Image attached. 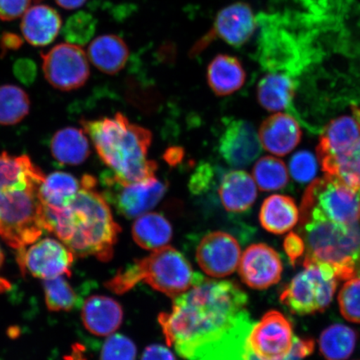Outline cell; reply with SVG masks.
<instances>
[{"mask_svg": "<svg viewBox=\"0 0 360 360\" xmlns=\"http://www.w3.org/2000/svg\"><path fill=\"white\" fill-rule=\"evenodd\" d=\"M96 354V360H135L137 349L128 337L112 335L108 338Z\"/></svg>", "mask_w": 360, "mask_h": 360, "instance_id": "e575fe53", "label": "cell"}, {"mask_svg": "<svg viewBox=\"0 0 360 360\" xmlns=\"http://www.w3.org/2000/svg\"><path fill=\"white\" fill-rule=\"evenodd\" d=\"M301 225L307 255L330 265L338 280L360 277V225L331 221L315 207L300 208Z\"/></svg>", "mask_w": 360, "mask_h": 360, "instance_id": "5b68a950", "label": "cell"}, {"mask_svg": "<svg viewBox=\"0 0 360 360\" xmlns=\"http://www.w3.org/2000/svg\"><path fill=\"white\" fill-rule=\"evenodd\" d=\"M77 195L61 208H44L47 232L79 257L94 256L101 261H110L121 228L112 217L105 198L97 191V181L92 175L81 179Z\"/></svg>", "mask_w": 360, "mask_h": 360, "instance_id": "7a4b0ae2", "label": "cell"}, {"mask_svg": "<svg viewBox=\"0 0 360 360\" xmlns=\"http://www.w3.org/2000/svg\"><path fill=\"white\" fill-rule=\"evenodd\" d=\"M360 139V109L352 107L349 115H344L328 124L317 147L319 160L344 154Z\"/></svg>", "mask_w": 360, "mask_h": 360, "instance_id": "e0dca14e", "label": "cell"}, {"mask_svg": "<svg viewBox=\"0 0 360 360\" xmlns=\"http://www.w3.org/2000/svg\"><path fill=\"white\" fill-rule=\"evenodd\" d=\"M211 175H212L211 169L210 167H207V166H202V167L198 170L191 179V188L193 192H200L208 186Z\"/></svg>", "mask_w": 360, "mask_h": 360, "instance_id": "7bdbcfd3", "label": "cell"}, {"mask_svg": "<svg viewBox=\"0 0 360 360\" xmlns=\"http://www.w3.org/2000/svg\"><path fill=\"white\" fill-rule=\"evenodd\" d=\"M4 253L1 250V248H0V268H1L2 264L4 263Z\"/></svg>", "mask_w": 360, "mask_h": 360, "instance_id": "7dc6e473", "label": "cell"}, {"mask_svg": "<svg viewBox=\"0 0 360 360\" xmlns=\"http://www.w3.org/2000/svg\"><path fill=\"white\" fill-rule=\"evenodd\" d=\"M259 139L254 126L248 121L227 120L219 139V154L232 167H245L260 154L262 146Z\"/></svg>", "mask_w": 360, "mask_h": 360, "instance_id": "2e32d148", "label": "cell"}, {"mask_svg": "<svg viewBox=\"0 0 360 360\" xmlns=\"http://www.w3.org/2000/svg\"><path fill=\"white\" fill-rule=\"evenodd\" d=\"M360 191L326 176L314 180L306 190L301 208L315 207L331 221L340 224L358 223Z\"/></svg>", "mask_w": 360, "mask_h": 360, "instance_id": "9c48e42d", "label": "cell"}, {"mask_svg": "<svg viewBox=\"0 0 360 360\" xmlns=\"http://www.w3.org/2000/svg\"><path fill=\"white\" fill-rule=\"evenodd\" d=\"M13 70L15 77L25 85L32 84L37 75V67L30 58L18 60L13 65Z\"/></svg>", "mask_w": 360, "mask_h": 360, "instance_id": "60d3db41", "label": "cell"}, {"mask_svg": "<svg viewBox=\"0 0 360 360\" xmlns=\"http://www.w3.org/2000/svg\"><path fill=\"white\" fill-rule=\"evenodd\" d=\"M292 177L300 183L311 181L317 174V162L309 151H300L292 155L290 162Z\"/></svg>", "mask_w": 360, "mask_h": 360, "instance_id": "8d00e7d4", "label": "cell"}, {"mask_svg": "<svg viewBox=\"0 0 360 360\" xmlns=\"http://www.w3.org/2000/svg\"><path fill=\"white\" fill-rule=\"evenodd\" d=\"M296 84L285 73H271L259 81L257 98L260 105L269 112L287 110L294 100Z\"/></svg>", "mask_w": 360, "mask_h": 360, "instance_id": "4316f807", "label": "cell"}, {"mask_svg": "<svg viewBox=\"0 0 360 360\" xmlns=\"http://www.w3.org/2000/svg\"><path fill=\"white\" fill-rule=\"evenodd\" d=\"M295 338L289 319L277 310H270L254 323L246 347L260 360H282L291 352Z\"/></svg>", "mask_w": 360, "mask_h": 360, "instance_id": "7c38bea8", "label": "cell"}, {"mask_svg": "<svg viewBox=\"0 0 360 360\" xmlns=\"http://www.w3.org/2000/svg\"><path fill=\"white\" fill-rule=\"evenodd\" d=\"M237 283L200 278L158 318L166 343L186 360H244L254 326Z\"/></svg>", "mask_w": 360, "mask_h": 360, "instance_id": "6da1fadb", "label": "cell"}, {"mask_svg": "<svg viewBox=\"0 0 360 360\" xmlns=\"http://www.w3.org/2000/svg\"><path fill=\"white\" fill-rule=\"evenodd\" d=\"M340 309L347 321L360 323V277L350 278L340 291Z\"/></svg>", "mask_w": 360, "mask_h": 360, "instance_id": "d590c367", "label": "cell"}, {"mask_svg": "<svg viewBox=\"0 0 360 360\" xmlns=\"http://www.w3.org/2000/svg\"><path fill=\"white\" fill-rule=\"evenodd\" d=\"M219 195L224 209L231 213L250 210L257 199L255 179L244 170H232L225 174L220 182Z\"/></svg>", "mask_w": 360, "mask_h": 360, "instance_id": "44dd1931", "label": "cell"}, {"mask_svg": "<svg viewBox=\"0 0 360 360\" xmlns=\"http://www.w3.org/2000/svg\"><path fill=\"white\" fill-rule=\"evenodd\" d=\"M80 188L81 182L70 174L53 172L48 175L40 187L44 208L56 209L67 205Z\"/></svg>", "mask_w": 360, "mask_h": 360, "instance_id": "f546056e", "label": "cell"}, {"mask_svg": "<svg viewBox=\"0 0 360 360\" xmlns=\"http://www.w3.org/2000/svg\"><path fill=\"white\" fill-rule=\"evenodd\" d=\"M103 197L125 218H138L151 210L167 191V186L153 177L135 183H126L112 172L101 174Z\"/></svg>", "mask_w": 360, "mask_h": 360, "instance_id": "ba28073f", "label": "cell"}, {"mask_svg": "<svg viewBox=\"0 0 360 360\" xmlns=\"http://www.w3.org/2000/svg\"><path fill=\"white\" fill-rule=\"evenodd\" d=\"M300 219V211L292 198L274 195L261 206L259 222L265 231L283 235L294 228Z\"/></svg>", "mask_w": 360, "mask_h": 360, "instance_id": "cb8c5ba5", "label": "cell"}, {"mask_svg": "<svg viewBox=\"0 0 360 360\" xmlns=\"http://www.w3.org/2000/svg\"><path fill=\"white\" fill-rule=\"evenodd\" d=\"M207 80L216 96H226L244 85L246 72L236 57L219 55L208 66Z\"/></svg>", "mask_w": 360, "mask_h": 360, "instance_id": "7402d4cb", "label": "cell"}, {"mask_svg": "<svg viewBox=\"0 0 360 360\" xmlns=\"http://www.w3.org/2000/svg\"><path fill=\"white\" fill-rule=\"evenodd\" d=\"M356 330L342 323L326 328L319 337V349L326 360H346L353 354L358 341Z\"/></svg>", "mask_w": 360, "mask_h": 360, "instance_id": "f1b7e54d", "label": "cell"}, {"mask_svg": "<svg viewBox=\"0 0 360 360\" xmlns=\"http://www.w3.org/2000/svg\"><path fill=\"white\" fill-rule=\"evenodd\" d=\"M45 79L61 91L79 89L87 82L89 65L86 53L78 45L60 44L42 53Z\"/></svg>", "mask_w": 360, "mask_h": 360, "instance_id": "30bf717a", "label": "cell"}, {"mask_svg": "<svg viewBox=\"0 0 360 360\" xmlns=\"http://www.w3.org/2000/svg\"><path fill=\"white\" fill-rule=\"evenodd\" d=\"M30 100L28 94L13 84L0 86V124H19L29 115Z\"/></svg>", "mask_w": 360, "mask_h": 360, "instance_id": "4dcf8cb0", "label": "cell"}, {"mask_svg": "<svg viewBox=\"0 0 360 360\" xmlns=\"http://www.w3.org/2000/svg\"><path fill=\"white\" fill-rule=\"evenodd\" d=\"M255 28V18L249 4H233L218 13L213 29L197 43L192 53H200L215 38L224 40L231 46L240 47L249 41Z\"/></svg>", "mask_w": 360, "mask_h": 360, "instance_id": "5bb4252c", "label": "cell"}, {"mask_svg": "<svg viewBox=\"0 0 360 360\" xmlns=\"http://www.w3.org/2000/svg\"><path fill=\"white\" fill-rule=\"evenodd\" d=\"M22 39L20 35L13 33H4L0 38V47H1L3 53L8 51H17L21 48Z\"/></svg>", "mask_w": 360, "mask_h": 360, "instance_id": "ee69618b", "label": "cell"}, {"mask_svg": "<svg viewBox=\"0 0 360 360\" xmlns=\"http://www.w3.org/2000/svg\"><path fill=\"white\" fill-rule=\"evenodd\" d=\"M43 286L49 311H70L78 305V295L64 276L44 281Z\"/></svg>", "mask_w": 360, "mask_h": 360, "instance_id": "d6a6232c", "label": "cell"}, {"mask_svg": "<svg viewBox=\"0 0 360 360\" xmlns=\"http://www.w3.org/2000/svg\"><path fill=\"white\" fill-rule=\"evenodd\" d=\"M34 1H35L36 3H38V2H39V1H41V0H34Z\"/></svg>", "mask_w": 360, "mask_h": 360, "instance_id": "c3c4849f", "label": "cell"}, {"mask_svg": "<svg viewBox=\"0 0 360 360\" xmlns=\"http://www.w3.org/2000/svg\"><path fill=\"white\" fill-rule=\"evenodd\" d=\"M20 27L27 42L33 46L43 47L56 39L62 28V20L55 8L37 4L24 13Z\"/></svg>", "mask_w": 360, "mask_h": 360, "instance_id": "ffe728a7", "label": "cell"}, {"mask_svg": "<svg viewBox=\"0 0 360 360\" xmlns=\"http://www.w3.org/2000/svg\"><path fill=\"white\" fill-rule=\"evenodd\" d=\"M283 249H285L291 264L295 266L296 263L303 257L306 249L305 242L300 235L291 232L285 237Z\"/></svg>", "mask_w": 360, "mask_h": 360, "instance_id": "ab89813d", "label": "cell"}, {"mask_svg": "<svg viewBox=\"0 0 360 360\" xmlns=\"http://www.w3.org/2000/svg\"><path fill=\"white\" fill-rule=\"evenodd\" d=\"M259 138L265 150L274 155L285 156L298 146L302 132L294 117L278 112L261 124Z\"/></svg>", "mask_w": 360, "mask_h": 360, "instance_id": "ac0fdd59", "label": "cell"}, {"mask_svg": "<svg viewBox=\"0 0 360 360\" xmlns=\"http://www.w3.org/2000/svg\"><path fill=\"white\" fill-rule=\"evenodd\" d=\"M304 269L292 278L281 295L290 312L309 315L325 311L332 302L338 278L330 265L304 259Z\"/></svg>", "mask_w": 360, "mask_h": 360, "instance_id": "52a82bcc", "label": "cell"}, {"mask_svg": "<svg viewBox=\"0 0 360 360\" xmlns=\"http://www.w3.org/2000/svg\"><path fill=\"white\" fill-rule=\"evenodd\" d=\"M326 176L360 191V139L344 154L319 160Z\"/></svg>", "mask_w": 360, "mask_h": 360, "instance_id": "83f0119b", "label": "cell"}, {"mask_svg": "<svg viewBox=\"0 0 360 360\" xmlns=\"http://www.w3.org/2000/svg\"><path fill=\"white\" fill-rule=\"evenodd\" d=\"M132 236L142 249L155 251L168 246L173 237L172 225L160 214L146 213L135 220Z\"/></svg>", "mask_w": 360, "mask_h": 360, "instance_id": "484cf974", "label": "cell"}, {"mask_svg": "<svg viewBox=\"0 0 360 360\" xmlns=\"http://www.w3.org/2000/svg\"><path fill=\"white\" fill-rule=\"evenodd\" d=\"M201 276L193 271L191 263L179 251L165 246L120 269L105 285L115 294L124 295L139 283H146L175 299L191 289Z\"/></svg>", "mask_w": 360, "mask_h": 360, "instance_id": "8992f818", "label": "cell"}, {"mask_svg": "<svg viewBox=\"0 0 360 360\" xmlns=\"http://www.w3.org/2000/svg\"><path fill=\"white\" fill-rule=\"evenodd\" d=\"M96 20L89 13L78 12L70 16L63 27L62 34L67 43L84 46L93 37Z\"/></svg>", "mask_w": 360, "mask_h": 360, "instance_id": "836d02e7", "label": "cell"}, {"mask_svg": "<svg viewBox=\"0 0 360 360\" xmlns=\"http://www.w3.org/2000/svg\"><path fill=\"white\" fill-rule=\"evenodd\" d=\"M32 0H0V20L11 21L28 11Z\"/></svg>", "mask_w": 360, "mask_h": 360, "instance_id": "f35d334b", "label": "cell"}, {"mask_svg": "<svg viewBox=\"0 0 360 360\" xmlns=\"http://www.w3.org/2000/svg\"><path fill=\"white\" fill-rule=\"evenodd\" d=\"M56 3L66 10H75L82 6L87 0H56Z\"/></svg>", "mask_w": 360, "mask_h": 360, "instance_id": "f6af8a7d", "label": "cell"}, {"mask_svg": "<svg viewBox=\"0 0 360 360\" xmlns=\"http://www.w3.org/2000/svg\"><path fill=\"white\" fill-rule=\"evenodd\" d=\"M253 175L259 190L265 192L282 190L289 182L285 164L271 156L261 158L256 162Z\"/></svg>", "mask_w": 360, "mask_h": 360, "instance_id": "1f68e13d", "label": "cell"}, {"mask_svg": "<svg viewBox=\"0 0 360 360\" xmlns=\"http://www.w3.org/2000/svg\"><path fill=\"white\" fill-rule=\"evenodd\" d=\"M314 350V341L310 338H295L291 352L282 360H303ZM244 360H260L246 347Z\"/></svg>", "mask_w": 360, "mask_h": 360, "instance_id": "74e56055", "label": "cell"}, {"mask_svg": "<svg viewBox=\"0 0 360 360\" xmlns=\"http://www.w3.org/2000/svg\"><path fill=\"white\" fill-rule=\"evenodd\" d=\"M238 274L243 283L255 290H266L281 281L283 264L280 255L265 244H254L243 253Z\"/></svg>", "mask_w": 360, "mask_h": 360, "instance_id": "9a60e30c", "label": "cell"}, {"mask_svg": "<svg viewBox=\"0 0 360 360\" xmlns=\"http://www.w3.org/2000/svg\"><path fill=\"white\" fill-rule=\"evenodd\" d=\"M241 255L236 238L223 231L208 233L196 249L198 264L202 271L214 278L226 277L235 272Z\"/></svg>", "mask_w": 360, "mask_h": 360, "instance_id": "4fadbf2b", "label": "cell"}, {"mask_svg": "<svg viewBox=\"0 0 360 360\" xmlns=\"http://www.w3.org/2000/svg\"><path fill=\"white\" fill-rule=\"evenodd\" d=\"M11 289V283L6 278L0 277V294L7 292Z\"/></svg>", "mask_w": 360, "mask_h": 360, "instance_id": "bcb514c9", "label": "cell"}, {"mask_svg": "<svg viewBox=\"0 0 360 360\" xmlns=\"http://www.w3.org/2000/svg\"><path fill=\"white\" fill-rule=\"evenodd\" d=\"M129 48L119 36L105 34L93 40L88 49V57L98 70L107 75H115L127 63Z\"/></svg>", "mask_w": 360, "mask_h": 360, "instance_id": "603a6c76", "label": "cell"}, {"mask_svg": "<svg viewBox=\"0 0 360 360\" xmlns=\"http://www.w3.org/2000/svg\"><path fill=\"white\" fill-rule=\"evenodd\" d=\"M80 124L103 163L120 180L135 183L155 177L158 165L148 159L150 130L130 122L121 112L112 118L82 120Z\"/></svg>", "mask_w": 360, "mask_h": 360, "instance_id": "277c9868", "label": "cell"}, {"mask_svg": "<svg viewBox=\"0 0 360 360\" xmlns=\"http://www.w3.org/2000/svg\"><path fill=\"white\" fill-rule=\"evenodd\" d=\"M75 255L64 243L45 238L33 243L28 249L18 250V263L22 274L42 281L71 276Z\"/></svg>", "mask_w": 360, "mask_h": 360, "instance_id": "8fae6325", "label": "cell"}, {"mask_svg": "<svg viewBox=\"0 0 360 360\" xmlns=\"http://www.w3.org/2000/svg\"><path fill=\"white\" fill-rule=\"evenodd\" d=\"M141 360H176V359L167 347L160 345H153L148 346L143 351Z\"/></svg>", "mask_w": 360, "mask_h": 360, "instance_id": "b9f144b4", "label": "cell"}, {"mask_svg": "<svg viewBox=\"0 0 360 360\" xmlns=\"http://www.w3.org/2000/svg\"><path fill=\"white\" fill-rule=\"evenodd\" d=\"M45 175L28 155L0 154V236L17 250L47 231L40 187Z\"/></svg>", "mask_w": 360, "mask_h": 360, "instance_id": "3957f363", "label": "cell"}, {"mask_svg": "<svg viewBox=\"0 0 360 360\" xmlns=\"http://www.w3.org/2000/svg\"><path fill=\"white\" fill-rule=\"evenodd\" d=\"M83 129L67 127L58 130L51 139V154L61 165H79L90 155L89 139Z\"/></svg>", "mask_w": 360, "mask_h": 360, "instance_id": "d4e9b609", "label": "cell"}, {"mask_svg": "<svg viewBox=\"0 0 360 360\" xmlns=\"http://www.w3.org/2000/svg\"><path fill=\"white\" fill-rule=\"evenodd\" d=\"M85 328L96 336H109L122 325L124 311L120 303L110 297L92 295L81 310Z\"/></svg>", "mask_w": 360, "mask_h": 360, "instance_id": "d6986e66", "label": "cell"}]
</instances>
